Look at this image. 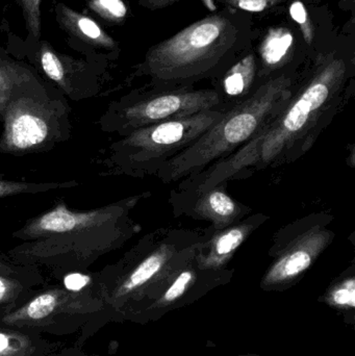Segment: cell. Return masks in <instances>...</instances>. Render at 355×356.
Here are the masks:
<instances>
[{
	"label": "cell",
	"mask_w": 355,
	"mask_h": 356,
	"mask_svg": "<svg viewBox=\"0 0 355 356\" xmlns=\"http://www.w3.org/2000/svg\"><path fill=\"white\" fill-rule=\"evenodd\" d=\"M346 76V64L335 54L319 60L314 74L295 97L271 118L237 154L215 165L197 188L198 194L247 167L267 166L289 156L311 131L314 133L339 94Z\"/></svg>",
	"instance_id": "cell-1"
},
{
	"label": "cell",
	"mask_w": 355,
	"mask_h": 356,
	"mask_svg": "<svg viewBox=\"0 0 355 356\" xmlns=\"http://www.w3.org/2000/svg\"><path fill=\"white\" fill-rule=\"evenodd\" d=\"M291 86L292 79L287 75L269 79L254 95L224 113L192 145L167 161L162 169L163 179L174 181L202 170L249 141L285 108L292 97Z\"/></svg>",
	"instance_id": "cell-2"
},
{
	"label": "cell",
	"mask_w": 355,
	"mask_h": 356,
	"mask_svg": "<svg viewBox=\"0 0 355 356\" xmlns=\"http://www.w3.org/2000/svg\"><path fill=\"white\" fill-rule=\"evenodd\" d=\"M227 12L192 23L169 39L149 48L147 72L162 81L199 79L214 70L239 45L241 27Z\"/></svg>",
	"instance_id": "cell-3"
},
{
	"label": "cell",
	"mask_w": 355,
	"mask_h": 356,
	"mask_svg": "<svg viewBox=\"0 0 355 356\" xmlns=\"http://www.w3.org/2000/svg\"><path fill=\"white\" fill-rule=\"evenodd\" d=\"M37 79L12 98L3 112L0 152L21 154L37 150L56 137L60 113L37 91Z\"/></svg>",
	"instance_id": "cell-4"
},
{
	"label": "cell",
	"mask_w": 355,
	"mask_h": 356,
	"mask_svg": "<svg viewBox=\"0 0 355 356\" xmlns=\"http://www.w3.org/2000/svg\"><path fill=\"white\" fill-rule=\"evenodd\" d=\"M223 114L224 112L213 108L141 127L135 129L122 142V146L131 150V156L137 162L158 160L171 154L174 156L199 139Z\"/></svg>",
	"instance_id": "cell-5"
},
{
	"label": "cell",
	"mask_w": 355,
	"mask_h": 356,
	"mask_svg": "<svg viewBox=\"0 0 355 356\" xmlns=\"http://www.w3.org/2000/svg\"><path fill=\"white\" fill-rule=\"evenodd\" d=\"M124 209L121 205L114 204L92 211H74L66 207L64 202L56 204L53 209L35 219L31 220L16 238L23 240L37 241L33 246L52 244L60 241L76 238L79 234H89L108 227L118 220Z\"/></svg>",
	"instance_id": "cell-6"
},
{
	"label": "cell",
	"mask_w": 355,
	"mask_h": 356,
	"mask_svg": "<svg viewBox=\"0 0 355 356\" xmlns=\"http://www.w3.org/2000/svg\"><path fill=\"white\" fill-rule=\"evenodd\" d=\"M219 102V94L212 90L172 92L138 102L123 114L127 125L137 129L213 110Z\"/></svg>",
	"instance_id": "cell-7"
},
{
	"label": "cell",
	"mask_w": 355,
	"mask_h": 356,
	"mask_svg": "<svg viewBox=\"0 0 355 356\" xmlns=\"http://www.w3.org/2000/svg\"><path fill=\"white\" fill-rule=\"evenodd\" d=\"M89 300L81 295L64 289H51L37 295L20 309L4 316L6 325H37L63 314H83L92 311Z\"/></svg>",
	"instance_id": "cell-8"
},
{
	"label": "cell",
	"mask_w": 355,
	"mask_h": 356,
	"mask_svg": "<svg viewBox=\"0 0 355 356\" xmlns=\"http://www.w3.org/2000/svg\"><path fill=\"white\" fill-rule=\"evenodd\" d=\"M333 234L322 228H312L293 241L269 269L265 284L289 282L306 272L331 243Z\"/></svg>",
	"instance_id": "cell-9"
},
{
	"label": "cell",
	"mask_w": 355,
	"mask_h": 356,
	"mask_svg": "<svg viewBox=\"0 0 355 356\" xmlns=\"http://www.w3.org/2000/svg\"><path fill=\"white\" fill-rule=\"evenodd\" d=\"M26 43L33 48L31 58L38 68L66 93H74L79 86L93 81V67L85 60L58 52L46 40Z\"/></svg>",
	"instance_id": "cell-10"
},
{
	"label": "cell",
	"mask_w": 355,
	"mask_h": 356,
	"mask_svg": "<svg viewBox=\"0 0 355 356\" xmlns=\"http://www.w3.org/2000/svg\"><path fill=\"white\" fill-rule=\"evenodd\" d=\"M53 10L58 26L70 38L69 44L74 43L96 51H117L119 49L118 42L91 17L73 10L63 2H56Z\"/></svg>",
	"instance_id": "cell-11"
},
{
	"label": "cell",
	"mask_w": 355,
	"mask_h": 356,
	"mask_svg": "<svg viewBox=\"0 0 355 356\" xmlns=\"http://www.w3.org/2000/svg\"><path fill=\"white\" fill-rule=\"evenodd\" d=\"M195 211L200 217L213 222L215 227L224 229L239 216L240 209L233 198L215 186L200 194Z\"/></svg>",
	"instance_id": "cell-12"
},
{
	"label": "cell",
	"mask_w": 355,
	"mask_h": 356,
	"mask_svg": "<svg viewBox=\"0 0 355 356\" xmlns=\"http://www.w3.org/2000/svg\"><path fill=\"white\" fill-rule=\"evenodd\" d=\"M295 50L293 33L286 27H272L260 45V58L265 70L274 71L289 63Z\"/></svg>",
	"instance_id": "cell-13"
},
{
	"label": "cell",
	"mask_w": 355,
	"mask_h": 356,
	"mask_svg": "<svg viewBox=\"0 0 355 356\" xmlns=\"http://www.w3.org/2000/svg\"><path fill=\"white\" fill-rule=\"evenodd\" d=\"M254 230L251 224H240L233 227L224 228L216 234L206 246V254L201 255L200 263L204 267H218L240 248L244 241Z\"/></svg>",
	"instance_id": "cell-14"
},
{
	"label": "cell",
	"mask_w": 355,
	"mask_h": 356,
	"mask_svg": "<svg viewBox=\"0 0 355 356\" xmlns=\"http://www.w3.org/2000/svg\"><path fill=\"white\" fill-rule=\"evenodd\" d=\"M172 247L169 245H162L154 252L148 255L141 261L129 275L123 280L122 284L116 290V297H122L135 292L138 289L147 284L166 265L173 254Z\"/></svg>",
	"instance_id": "cell-15"
},
{
	"label": "cell",
	"mask_w": 355,
	"mask_h": 356,
	"mask_svg": "<svg viewBox=\"0 0 355 356\" xmlns=\"http://www.w3.org/2000/svg\"><path fill=\"white\" fill-rule=\"evenodd\" d=\"M27 67L0 52V114H3L12 98L35 81Z\"/></svg>",
	"instance_id": "cell-16"
},
{
	"label": "cell",
	"mask_w": 355,
	"mask_h": 356,
	"mask_svg": "<svg viewBox=\"0 0 355 356\" xmlns=\"http://www.w3.org/2000/svg\"><path fill=\"white\" fill-rule=\"evenodd\" d=\"M256 56L248 54L233 65L223 79L222 86L226 95L239 97L249 91L256 76Z\"/></svg>",
	"instance_id": "cell-17"
},
{
	"label": "cell",
	"mask_w": 355,
	"mask_h": 356,
	"mask_svg": "<svg viewBox=\"0 0 355 356\" xmlns=\"http://www.w3.org/2000/svg\"><path fill=\"white\" fill-rule=\"evenodd\" d=\"M87 6L94 15L110 25H122L129 16L124 0H88Z\"/></svg>",
	"instance_id": "cell-18"
},
{
	"label": "cell",
	"mask_w": 355,
	"mask_h": 356,
	"mask_svg": "<svg viewBox=\"0 0 355 356\" xmlns=\"http://www.w3.org/2000/svg\"><path fill=\"white\" fill-rule=\"evenodd\" d=\"M22 12L27 35L26 42L33 43L41 40L42 14L41 4L43 0H15Z\"/></svg>",
	"instance_id": "cell-19"
},
{
	"label": "cell",
	"mask_w": 355,
	"mask_h": 356,
	"mask_svg": "<svg viewBox=\"0 0 355 356\" xmlns=\"http://www.w3.org/2000/svg\"><path fill=\"white\" fill-rule=\"evenodd\" d=\"M33 351L31 341L23 334L0 332V356H27Z\"/></svg>",
	"instance_id": "cell-20"
},
{
	"label": "cell",
	"mask_w": 355,
	"mask_h": 356,
	"mask_svg": "<svg viewBox=\"0 0 355 356\" xmlns=\"http://www.w3.org/2000/svg\"><path fill=\"white\" fill-rule=\"evenodd\" d=\"M70 186V184H29V182L12 181L0 177V198L24 194V193L45 192L53 188Z\"/></svg>",
	"instance_id": "cell-21"
},
{
	"label": "cell",
	"mask_w": 355,
	"mask_h": 356,
	"mask_svg": "<svg viewBox=\"0 0 355 356\" xmlns=\"http://www.w3.org/2000/svg\"><path fill=\"white\" fill-rule=\"evenodd\" d=\"M286 1L287 0H218L219 3L226 8L252 13L266 12Z\"/></svg>",
	"instance_id": "cell-22"
},
{
	"label": "cell",
	"mask_w": 355,
	"mask_h": 356,
	"mask_svg": "<svg viewBox=\"0 0 355 356\" xmlns=\"http://www.w3.org/2000/svg\"><path fill=\"white\" fill-rule=\"evenodd\" d=\"M290 13H291L292 18L299 24L304 39L311 45L314 40V27H313L310 17H308L304 4L300 1L293 2L290 8Z\"/></svg>",
	"instance_id": "cell-23"
},
{
	"label": "cell",
	"mask_w": 355,
	"mask_h": 356,
	"mask_svg": "<svg viewBox=\"0 0 355 356\" xmlns=\"http://www.w3.org/2000/svg\"><path fill=\"white\" fill-rule=\"evenodd\" d=\"M331 300L341 307H354L355 305V284L354 278L342 282L331 293Z\"/></svg>",
	"instance_id": "cell-24"
},
{
	"label": "cell",
	"mask_w": 355,
	"mask_h": 356,
	"mask_svg": "<svg viewBox=\"0 0 355 356\" xmlns=\"http://www.w3.org/2000/svg\"><path fill=\"white\" fill-rule=\"evenodd\" d=\"M8 276L0 274V305L10 303L21 291V284Z\"/></svg>",
	"instance_id": "cell-25"
},
{
	"label": "cell",
	"mask_w": 355,
	"mask_h": 356,
	"mask_svg": "<svg viewBox=\"0 0 355 356\" xmlns=\"http://www.w3.org/2000/svg\"><path fill=\"white\" fill-rule=\"evenodd\" d=\"M192 280H193V273L191 271H183V273L179 274L172 286L167 290L164 297L165 300L173 301L181 297L187 290L188 286L191 284Z\"/></svg>",
	"instance_id": "cell-26"
},
{
	"label": "cell",
	"mask_w": 355,
	"mask_h": 356,
	"mask_svg": "<svg viewBox=\"0 0 355 356\" xmlns=\"http://www.w3.org/2000/svg\"><path fill=\"white\" fill-rule=\"evenodd\" d=\"M139 4L149 10H163L177 3L181 0H138Z\"/></svg>",
	"instance_id": "cell-27"
},
{
	"label": "cell",
	"mask_w": 355,
	"mask_h": 356,
	"mask_svg": "<svg viewBox=\"0 0 355 356\" xmlns=\"http://www.w3.org/2000/svg\"><path fill=\"white\" fill-rule=\"evenodd\" d=\"M12 273H14V270H13L10 266L4 264L3 261H0V274H3V275H10Z\"/></svg>",
	"instance_id": "cell-28"
}]
</instances>
